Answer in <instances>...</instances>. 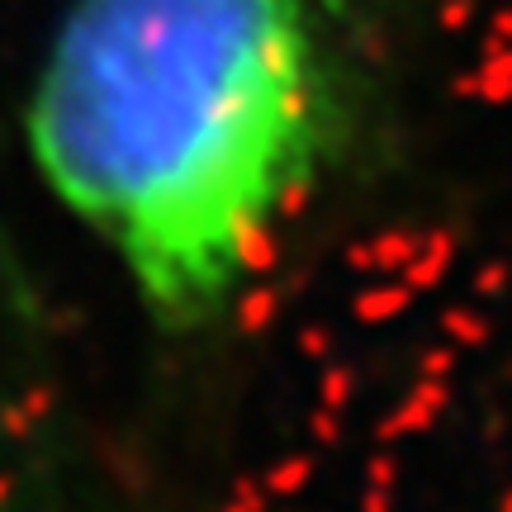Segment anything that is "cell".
Segmentation results:
<instances>
[{
	"mask_svg": "<svg viewBox=\"0 0 512 512\" xmlns=\"http://www.w3.org/2000/svg\"><path fill=\"white\" fill-rule=\"evenodd\" d=\"M48 200L166 332L242 304L337 128L328 0H67L29 76Z\"/></svg>",
	"mask_w": 512,
	"mask_h": 512,
	"instance_id": "6da1fadb",
	"label": "cell"
}]
</instances>
